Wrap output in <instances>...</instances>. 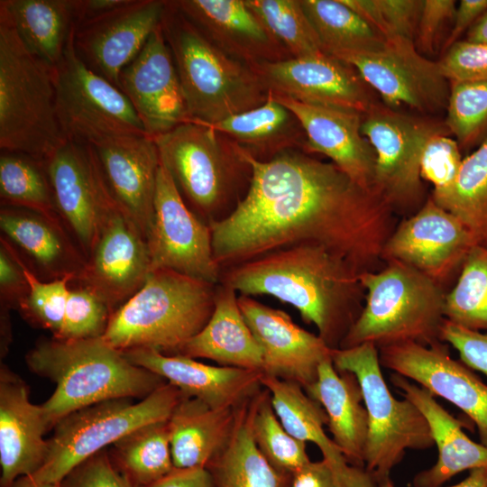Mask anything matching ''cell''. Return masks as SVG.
Instances as JSON below:
<instances>
[{"label":"cell","mask_w":487,"mask_h":487,"mask_svg":"<svg viewBox=\"0 0 487 487\" xmlns=\"http://www.w3.org/2000/svg\"><path fill=\"white\" fill-rule=\"evenodd\" d=\"M240 150L252 170L248 190L227 217L209 224L222 271L298 244L323 246L361 273L379 270L398 224L381 196L302 150L269 160Z\"/></svg>","instance_id":"obj_1"},{"label":"cell","mask_w":487,"mask_h":487,"mask_svg":"<svg viewBox=\"0 0 487 487\" xmlns=\"http://www.w3.org/2000/svg\"><path fill=\"white\" fill-rule=\"evenodd\" d=\"M360 274L323 246L298 244L226 268L220 282L240 295H268L291 305L330 348L339 349L363 308Z\"/></svg>","instance_id":"obj_2"},{"label":"cell","mask_w":487,"mask_h":487,"mask_svg":"<svg viewBox=\"0 0 487 487\" xmlns=\"http://www.w3.org/2000/svg\"><path fill=\"white\" fill-rule=\"evenodd\" d=\"M26 363L32 372L56 383L41 405L50 428L77 410L111 400L144 399L166 383L131 363L102 336L41 341L27 354Z\"/></svg>","instance_id":"obj_3"},{"label":"cell","mask_w":487,"mask_h":487,"mask_svg":"<svg viewBox=\"0 0 487 487\" xmlns=\"http://www.w3.org/2000/svg\"><path fill=\"white\" fill-rule=\"evenodd\" d=\"M216 288L174 271H152L142 287L112 313L102 338L122 352L142 348L178 354L210 318Z\"/></svg>","instance_id":"obj_4"},{"label":"cell","mask_w":487,"mask_h":487,"mask_svg":"<svg viewBox=\"0 0 487 487\" xmlns=\"http://www.w3.org/2000/svg\"><path fill=\"white\" fill-rule=\"evenodd\" d=\"M161 29L191 122L212 124L267 100L269 93L253 69L211 42L174 1H166Z\"/></svg>","instance_id":"obj_5"},{"label":"cell","mask_w":487,"mask_h":487,"mask_svg":"<svg viewBox=\"0 0 487 487\" xmlns=\"http://www.w3.org/2000/svg\"><path fill=\"white\" fill-rule=\"evenodd\" d=\"M363 308L340 348L370 343L378 349L406 342L426 346L440 339L447 289L418 271L386 262L360 274Z\"/></svg>","instance_id":"obj_6"},{"label":"cell","mask_w":487,"mask_h":487,"mask_svg":"<svg viewBox=\"0 0 487 487\" xmlns=\"http://www.w3.org/2000/svg\"><path fill=\"white\" fill-rule=\"evenodd\" d=\"M152 138L161 164L202 221L207 225L221 221L235 209L252 176L237 143L197 122Z\"/></svg>","instance_id":"obj_7"},{"label":"cell","mask_w":487,"mask_h":487,"mask_svg":"<svg viewBox=\"0 0 487 487\" xmlns=\"http://www.w3.org/2000/svg\"><path fill=\"white\" fill-rule=\"evenodd\" d=\"M68 140L56 112L54 68L23 44L0 11V148L44 161Z\"/></svg>","instance_id":"obj_8"},{"label":"cell","mask_w":487,"mask_h":487,"mask_svg":"<svg viewBox=\"0 0 487 487\" xmlns=\"http://www.w3.org/2000/svg\"><path fill=\"white\" fill-rule=\"evenodd\" d=\"M182 398L176 387L166 382L137 403L129 399L111 400L66 416L54 426L43 465L35 473L18 479L12 487L60 484L74 468L105 446L141 427L168 420Z\"/></svg>","instance_id":"obj_9"},{"label":"cell","mask_w":487,"mask_h":487,"mask_svg":"<svg viewBox=\"0 0 487 487\" xmlns=\"http://www.w3.org/2000/svg\"><path fill=\"white\" fill-rule=\"evenodd\" d=\"M332 360L337 370L353 372L360 383L368 414L364 468L378 482L390 477L408 449L435 446L428 423L417 406L391 394L375 345L365 343L335 349Z\"/></svg>","instance_id":"obj_10"},{"label":"cell","mask_w":487,"mask_h":487,"mask_svg":"<svg viewBox=\"0 0 487 487\" xmlns=\"http://www.w3.org/2000/svg\"><path fill=\"white\" fill-rule=\"evenodd\" d=\"M74 32L54 67L56 112L66 139L95 146L117 137L148 135L127 96L78 57Z\"/></svg>","instance_id":"obj_11"},{"label":"cell","mask_w":487,"mask_h":487,"mask_svg":"<svg viewBox=\"0 0 487 487\" xmlns=\"http://www.w3.org/2000/svg\"><path fill=\"white\" fill-rule=\"evenodd\" d=\"M447 130L439 124L384 105L375 104L363 115L362 133L375 156L373 189L396 215L406 217L426 202L420 176V158L428 138Z\"/></svg>","instance_id":"obj_12"},{"label":"cell","mask_w":487,"mask_h":487,"mask_svg":"<svg viewBox=\"0 0 487 487\" xmlns=\"http://www.w3.org/2000/svg\"><path fill=\"white\" fill-rule=\"evenodd\" d=\"M335 58L351 65L390 108L406 106L421 113H435L446 107L448 80L438 61L419 53L414 40L387 38L379 50Z\"/></svg>","instance_id":"obj_13"},{"label":"cell","mask_w":487,"mask_h":487,"mask_svg":"<svg viewBox=\"0 0 487 487\" xmlns=\"http://www.w3.org/2000/svg\"><path fill=\"white\" fill-rule=\"evenodd\" d=\"M475 244L459 218L429 196L416 213L397 224L384 244L381 261L406 264L449 290Z\"/></svg>","instance_id":"obj_14"},{"label":"cell","mask_w":487,"mask_h":487,"mask_svg":"<svg viewBox=\"0 0 487 487\" xmlns=\"http://www.w3.org/2000/svg\"><path fill=\"white\" fill-rule=\"evenodd\" d=\"M147 244L152 271L170 270L210 283L220 282L222 269L214 256L210 226L187 205L161 162Z\"/></svg>","instance_id":"obj_15"},{"label":"cell","mask_w":487,"mask_h":487,"mask_svg":"<svg viewBox=\"0 0 487 487\" xmlns=\"http://www.w3.org/2000/svg\"><path fill=\"white\" fill-rule=\"evenodd\" d=\"M58 213L86 260L118 207L91 145L67 141L44 160Z\"/></svg>","instance_id":"obj_16"},{"label":"cell","mask_w":487,"mask_h":487,"mask_svg":"<svg viewBox=\"0 0 487 487\" xmlns=\"http://www.w3.org/2000/svg\"><path fill=\"white\" fill-rule=\"evenodd\" d=\"M265 89L306 104L366 114L376 103L358 72L339 59L316 55L249 66Z\"/></svg>","instance_id":"obj_17"},{"label":"cell","mask_w":487,"mask_h":487,"mask_svg":"<svg viewBox=\"0 0 487 487\" xmlns=\"http://www.w3.org/2000/svg\"><path fill=\"white\" fill-rule=\"evenodd\" d=\"M447 345L406 342L382 347L380 363L456 406L475 423L487 447V385L461 360L453 359Z\"/></svg>","instance_id":"obj_18"},{"label":"cell","mask_w":487,"mask_h":487,"mask_svg":"<svg viewBox=\"0 0 487 487\" xmlns=\"http://www.w3.org/2000/svg\"><path fill=\"white\" fill-rule=\"evenodd\" d=\"M166 1L127 0L75 27V51L94 72L119 88V75L161 25Z\"/></svg>","instance_id":"obj_19"},{"label":"cell","mask_w":487,"mask_h":487,"mask_svg":"<svg viewBox=\"0 0 487 487\" xmlns=\"http://www.w3.org/2000/svg\"><path fill=\"white\" fill-rule=\"evenodd\" d=\"M151 271L147 241L116 207L73 281L96 295L113 313L142 287Z\"/></svg>","instance_id":"obj_20"},{"label":"cell","mask_w":487,"mask_h":487,"mask_svg":"<svg viewBox=\"0 0 487 487\" xmlns=\"http://www.w3.org/2000/svg\"><path fill=\"white\" fill-rule=\"evenodd\" d=\"M119 89L130 100L151 137L191 122L161 23L122 69Z\"/></svg>","instance_id":"obj_21"},{"label":"cell","mask_w":487,"mask_h":487,"mask_svg":"<svg viewBox=\"0 0 487 487\" xmlns=\"http://www.w3.org/2000/svg\"><path fill=\"white\" fill-rule=\"evenodd\" d=\"M241 312L262 354V373L306 389L317 378L318 368L332 359L335 349L318 335L297 325L286 312L239 295Z\"/></svg>","instance_id":"obj_22"},{"label":"cell","mask_w":487,"mask_h":487,"mask_svg":"<svg viewBox=\"0 0 487 487\" xmlns=\"http://www.w3.org/2000/svg\"><path fill=\"white\" fill-rule=\"evenodd\" d=\"M92 147L115 202L147 241L153 221L161 165L153 138L122 136Z\"/></svg>","instance_id":"obj_23"},{"label":"cell","mask_w":487,"mask_h":487,"mask_svg":"<svg viewBox=\"0 0 487 487\" xmlns=\"http://www.w3.org/2000/svg\"><path fill=\"white\" fill-rule=\"evenodd\" d=\"M270 94L299 122L306 136L305 152L325 155L359 186L374 190L376 156L362 133L363 115Z\"/></svg>","instance_id":"obj_24"},{"label":"cell","mask_w":487,"mask_h":487,"mask_svg":"<svg viewBox=\"0 0 487 487\" xmlns=\"http://www.w3.org/2000/svg\"><path fill=\"white\" fill-rule=\"evenodd\" d=\"M123 353L131 363L161 376L184 397L198 399L215 409L239 408L262 387L260 371L209 365L185 355L151 349Z\"/></svg>","instance_id":"obj_25"},{"label":"cell","mask_w":487,"mask_h":487,"mask_svg":"<svg viewBox=\"0 0 487 487\" xmlns=\"http://www.w3.org/2000/svg\"><path fill=\"white\" fill-rule=\"evenodd\" d=\"M41 405L29 400L26 383L5 367L0 375V487H12L44 464L49 429Z\"/></svg>","instance_id":"obj_26"},{"label":"cell","mask_w":487,"mask_h":487,"mask_svg":"<svg viewBox=\"0 0 487 487\" xmlns=\"http://www.w3.org/2000/svg\"><path fill=\"white\" fill-rule=\"evenodd\" d=\"M174 3L211 42L248 66L291 58L244 0H178Z\"/></svg>","instance_id":"obj_27"},{"label":"cell","mask_w":487,"mask_h":487,"mask_svg":"<svg viewBox=\"0 0 487 487\" xmlns=\"http://www.w3.org/2000/svg\"><path fill=\"white\" fill-rule=\"evenodd\" d=\"M262 386L271 396L273 409L285 428L296 438L315 444L331 469L338 487H378L364 468L352 465L325 432L327 417L321 405L298 383L263 374Z\"/></svg>","instance_id":"obj_28"},{"label":"cell","mask_w":487,"mask_h":487,"mask_svg":"<svg viewBox=\"0 0 487 487\" xmlns=\"http://www.w3.org/2000/svg\"><path fill=\"white\" fill-rule=\"evenodd\" d=\"M391 381L421 411L438 451L436 464L416 474L412 486L441 487L461 472L487 468V447L471 440L462 429L463 423L446 410L430 391L396 372L391 375Z\"/></svg>","instance_id":"obj_29"},{"label":"cell","mask_w":487,"mask_h":487,"mask_svg":"<svg viewBox=\"0 0 487 487\" xmlns=\"http://www.w3.org/2000/svg\"><path fill=\"white\" fill-rule=\"evenodd\" d=\"M304 391L324 409L332 439L347 461L364 468L368 414L356 376L337 370L328 359L320 364L316 381Z\"/></svg>","instance_id":"obj_30"},{"label":"cell","mask_w":487,"mask_h":487,"mask_svg":"<svg viewBox=\"0 0 487 487\" xmlns=\"http://www.w3.org/2000/svg\"><path fill=\"white\" fill-rule=\"evenodd\" d=\"M178 354L209 359L222 366L262 372L261 347L241 312L237 292L232 287L222 282L216 284L210 318Z\"/></svg>","instance_id":"obj_31"},{"label":"cell","mask_w":487,"mask_h":487,"mask_svg":"<svg viewBox=\"0 0 487 487\" xmlns=\"http://www.w3.org/2000/svg\"><path fill=\"white\" fill-rule=\"evenodd\" d=\"M241 407L215 409L183 396L168 419L174 467L207 468L228 444Z\"/></svg>","instance_id":"obj_32"},{"label":"cell","mask_w":487,"mask_h":487,"mask_svg":"<svg viewBox=\"0 0 487 487\" xmlns=\"http://www.w3.org/2000/svg\"><path fill=\"white\" fill-rule=\"evenodd\" d=\"M0 228L8 240L22 249L40 271L52 280L68 275L75 279L87 260L70 242L63 224L19 207L2 206Z\"/></svg>","instance_id":"obj_33"},{"label":"cell","mask_w":487,"mask_h":487,"mask_svg":"<svg viewBox=\"0 0 487 487\" xmlns=\"http://www.w3.org/2000/svg\"><path fill=\"white\" fill-rule=\"evenodd\" d=\"M26 48L51 67L64 56L77 23V0H1Z\"/></svg>","instance_id":"obj_34"},{"label":"cell","mask_w":487,"mask_h":487,"mask_svg":"<svg viewBox=\"0 0 487 487\" xmlns=\"http://www.w3.org/2000/svg\"><path fill=\"white\" fill-rule=\"evenodd\" d=\"M206 125L260 160H269L287 150L303 151L306 142L296 116L270 93L262 105Z\"/></svg>","instance_id":"obj_35"},{"label":"cell","mask_w":487,"mask_h":487,"mask_svg":"<svg viewBox=\"0 0 487 487\" xmlns=\"http://www.w3.org/2000/svg\"><path fill=\"white\" fill-rule=\"evenodd\" d=\"M250 401L240 408L226 446L207 466L214 487H289L292 475L274 468L253 440Z\"/></svg>","instance_id":"obj_36"},{"label":"cell","mask_w":487,"mask_h":487,"mask_svg":"<svg viewBox=\"0 0 487 487\" xmlns=\"http://www.w3.org/2000/svg\"><path fill=\"white\" fill-rule=\"evenodd\" d=\"M324 52L345 53L379 50L385 38L343 0H300Z\"/></svg>","instance_id":"obj_37"},{"label":"cell","mask_w":487,"mask_h":487,"mask_svg":"<svg viewBox=\"0 0 487 487\" xmlns=\"http://www.w3.org/2000/svg\"><path fill=\"white\" fill-rule=\"evenodd\" d=\"M116 469L137 487H148L174 469L168 420L152 422L114 444Z\"/></svg>","instance_id":"obj_38"},{"label":"cell","mask_w":487,"mask_h":487,"mask_svg":"<svg viewBox=\"0 0 487 487\" xmlns=\"http://www.w3.org/2000/svg\"><path fill=\"white\" fill-rule=\"evenodd\" d=\"M0 198L2 206L27 209L63 224L44 161L3 151L0 156Z\"/></svg>","instance_id":"obj_39"},{"label":"cell","mask_w":487,"mask_h":487,"mask_svg":"<svg viewBox=\"0 0 487 487\" xmlns=\"http://www.w3.org/2000/svg\"><path fill=\"white\" fill-rule=\"evenodd\" d=\"M436 204L458 217L477 244H487V139L463 159L454 188Z\"/></svg>","instance_id":"obj_40"},{"label":"cell","mask_w":487,"mask_h":487,"mask_svg":"<svg viewBox=\"0 0 487 487\" xmlns=\"http://www.w3.org/2000/svg\"><path fill=\"white\" fill-rule=\"evenodd\" d=\"M249 410L253 440L274 468L292 475L311 461L306 442L293 436L282 425L266 389L251 400Z\"/></svg>","instance_id":"obj_41"},{"label":"cell","mask_w":487,"mask_h":487,"mask_svg":"<svg viewBox=\"0 0 487 487\" xmlns=\"http://www.w3.org/2000/svg\"><path fill=\"white\" fill-rule=\"evenodd\" d=\"M448 321L475 331L487 332V244H475L446 296Z\"/></svg>","instance_id":"obj_42"},{"label":"cell","mask_w":487,"mask_h":487,"mask_svg":"<svg viewBox=\"0 0 487 487\" xmlns=\"http://www.w3.org/2000/svg\"><path fill=\"white\" fill-rule=\"evenodd\" d=\"M246 5L291 58L323 52L300 0H244Z\"/></svg>","instance_id":"obj_43"},{"label":"cell","mask_w":487,"mask_h":487,"mask_svg":"<svg viewBox=\"0 0 487 487\" xmlns=\"http://www.w3.org/2000/svg\"><path fill=\"white\" fill-rule=\"evenodd\" d=\"M445 125L461 151L487 139V78L450 82Z\"/></svg>","instance_id":"obj_44"},{"label":"cell","mask_w":487,"mask_h":487,"mask_svg":"<svg viewBox=\"0 0 487 487\" xmlns=\"http://www.w3.org/2000/svg\"><path fill=\"white\" fill-rule=\"evenodd\" d=\"M29 290L19 308L34 323L50 330L54 338L62 331L70 283L74 276L43 281L22 259Z\"/></svg>","instance_id":"obj_45"},{"label":"cell","mask_w":487,"mask_h":487,"mask_svg":"<svg viewBox=\"0 0 487 487\" xmlns=\"http://www.w3.org/2000/svg\"><path fill=\"white\" fill-rule=\"evenodd\" d=\"M424 0H343L385 39L415 40Z\"/></svg>","instance_id":"obj_46"},{"label":"cell","mask_w":487,"mask_h":487,"mask_svg":"<svg viewBox=\"0 0 487 487\" xmlns=\"http://www.w3.org/2000/svg\"><path fill=\"white\" fill-rule=\"evenodd\" d=\"M448 131L431 135L420 158V176L433 185L431 198L439 203L454 188L463 161L462 151Z\"/></svg>","instance_id":"obj_47"},{"label":"cell","mask_w":487,"mask_h":487,"mask_svg":"<svg viewBox=\"0 0 487 487\" xmlns=\"http://www.w3.org/2000/svg\"><path fill=\"white\" fill-rule=\"evenodd\" d=\"M111 310L96 295L82 287L70 288L62 331L58 339H85L102 336Z\"/></svg>","instance_id":"obj_48"},{"label":"cell","mask_w":487,"mask_h":487,"mask_svg":"<svg viewBox=\"0 0 487 487\" xmlns=\"http://www.w3.org/2000/svg\"><path fill=\"white\" fill-rule=\"evenodd\" d=\"M438 64L449 82L487 78V43L459 40L445 51Z\"/></svg>","instance_id":"obj_49"},{"label":"cell","mask_w":487,"mask_h":487,"mask_svg":"<svg viewBox=\"0 0 487 487\" xmlns=\"http://www.w3.org/2000/svg\"><path fill=\"white\" fill-rule=\"evenodd\" d=\"M60 487H137L133 484L103 450L74 468Z\"/></svg>","instance_id":"obj_50"},{"label":"cell","mask_w":487,"mask_h":487,"mask_svg":"<svg viewBox=\"0 0 487 487\" xmlns=\"http://www.w3.org/2000/svg\"><path fill=\"white\" fill-rule=\"evenodd\" d=\"M440 339L458 352L465 365L487 376V333L471 330L445 319Z\"/></svg>","instance_id":"obj_51"},{"label":"cell","mask_w":487,"mask_h":487,"mask_svg":"<svg viewBox=\"0 0 487 487\" xmlns=\"http://www.w3.org/2000/svg\"><path fill=\"white\" fill-rule=\"evenodd\" d=\"M29 286L22 258L4 237L0 244V295L2 308L17 307L28 294Z\"/></svg>","instance_id":"obj_52"},{"label":"cell","mask_w":487,"mask_h":487,"mask_svg":"<svg viewBox=\"0 0 487 487\" xmlns=\"http://www.w3.org/2000/svg\"><path fill=\"white\" fill-rule=\"evenodd\" d=\"M455 10L453 0H424L414 40L417 49L433 52L445 25L453 23Z\"/></svg>","instance_id":"obj_53"},{"label":"cell","mask_w":487,"mask_h":487,"mask_svg":"<svg viewBox=\"0 0 487 487\" xmlns=\"http://www.w3.org/2000/svg\"><path fill=\"white\" fill-rule=\"evenodd\" d=\"M487 12V0H462L456 6L453 25L443 45L446 51L455 42L459 41L461 35Z\"/></svg>","instance_id":"obj_54"},{"label":"cell","mask_w":487,"mask_h":487,"mask_svg":"<svg viewBox=\"0 0 487 487\" xmlns=\"http://www.w3.org/2000/svg\"><path fill=\"white\" fill-rule=\"evenodd\" d=\"M289 487H338L335 476L322 459L310 461L293 474Z\"/></svg>","instance_id":"obj_55"},{"label":"cell","mask_w":487,"mask_h":487,"mask_svg":"<svg viewBox=\"0 0 487 487\" xmlns=\"http://www.w3.org/2000/svg\"><path fill=\"white\" fill-rule=\"evenodd\" d=\"M148 487H214L209 471L204 467L175 468Z\"/></svg>","instance_id":"obj_56"},{"label":"cell","mask_w":487,"mask_h":487,"mask_svg":"<svg viewBox=\"0 0 487 487\" xmlns=\"http://www.w3.org/2000/svg\"><path fill=\"white\" fill-rule=\"evenodd\" d=\"M127 0H77L76 26L109 13L126 3Z\"/></svg>","instance_id":"obj_57"},{"label":"cell","mask_w":487,"mask_h":487,"mask_svg":"<svg viewBox=\"0 0 487 487\" xmlns=\"http://www.w3.org/2000/svg\"><path fill=\"white\" fill-rule=\"evenodd\" d=\"M468 41L487 43V12H485L466 32Z\"/></svg>","instance_id":"obj_58"},{"label":"cell","mask_w":487,"mask_h":487,"mask_svg":"<svg viewBox=\"0 0 487 487\" xmlns=\"http://www.w3.org/2000/svg\"><path fill=\"white\" fill-rule=\"evenodd\" d=\"M447 487H487V468L480 467L472 469L464 480L457 484Z\"/></svg>","instance_id":"obj_59"},{"label":"cell","mask_w":487,"mask_h":487,"mask_svg":"<svg viewBox=\"0 0 487 487\" xmlns=\"http://www.w3.org/2000/svg\"><path fill=\"white\" fill-rule=\"evenodd\" d=\"M378 487H395L390 477H387L378 482Z\"/></svg>","instance_id":"obj_60"},{"label":"cell","mask_w":487,"mask_h":487,"mask_svg":"<svg viewBox=\"0 0 487 487\" xmlns=\"http://www.w3.org/2000/svg\"><path fill=\"white\" fill-rule=\"evenodd\" d=\"M32 487H60V484H58V483H47V484H41V485L32 486Z\"/></svg>","instance_id":"obj_61"}]
</instances>
